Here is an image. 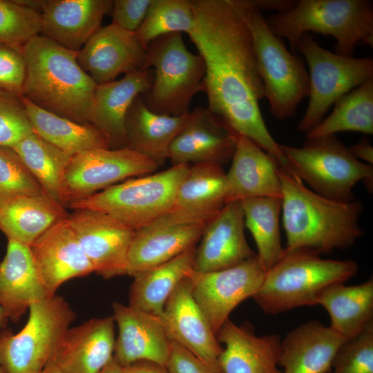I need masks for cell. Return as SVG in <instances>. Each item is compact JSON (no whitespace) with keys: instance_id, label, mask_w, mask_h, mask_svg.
<instances>
[{"instance_id":"1","label":"cell","mask_w":373,"mask_h":373,"mask_svg":"<svg viewBox=\"0 0 373 373\" xmlns=\"http://www.w3.org/2000/svg\"><path fill=\"white\" fill-rule=\"evenodd\" d=\"M194 23L188 34L203 59L202 92L207 109L231 130L251 139L285 171L288 162L262 116L264 97L249 31L231 0H192Z\"/></svg>"},{"instance_id":"2","label":"cell","mask_w":373,"mask_h":373,"mask_svg":"<svg viewBox=\"0 0 373 373\" xmlns=\"http://www.w3.org/2000/svg\"><path fill=\"white\" fill-rule=\"evenodd\" d=\"M285 250L305 248L318 254L353 246L362 235L361 201H336L318 194L280 166Z\"/></svg>"},{"instance_id":"3","label":"cell","mask_w":373,"mask_h":373,"mask_svg":"<svg viewBox=\"0 0 373 373\" xmlns=\"http://www.w3.org/2000/svg\"><path fill=\"white\" fill-rule=\"evenodd\" d=\"M22 96L37 106L82 124H93L97 84L80 67L77 52L42 35L23 47Z\"/></svg>"},{"instance_id":"4","label":"cell","mask_w":373,"mask_h":373,"mask_svg":"<svg viewBox=\"0 0 373 373\" xmlns=\"http://www.w3.org/2000/svg\"><path fill=\"white\" fill-rule=\"evenodd\" d=\"M279 38L286 39L292 53L303 35H330L335 52L353 57L359 44L373 46V2L370 0H298L288 10L265 19Z\"/></svg>"},{"instance_id":"5","label":"cell","mask_w":373,"mask_h":373,"mask_svg":"<svg viewBox=\"0 0 373 373\" xmlns=\"http://www.w3.org/2000/svg\"><path fill=\"white\" fill-rule=\"evenodd\" d=\"M358 270L357 263L352 260L323 259L305 248L285 250L283 257L267 270L252 298L264 313L271 315L316 305L317 298L324 289L345 283Z\"/></svg>"},{"instance_id":"6","label":"cell","mask_w":373,"mask_h":373,"mask_svg":"<svg viewBox=\"0 0 373 373\" xmlns=\"http://www.w3.org/2000/svg\"><path fill=\"white\" fill-rule=\"evenodd\" d=\"M231 2L249 31L270 113L280 120L291 117L308 97L309 77L303 59L273 33L255 0Z\"/></svg>"},{"instance_id":"7","label":"cell","mask_w":373,"mask_h":373,"mask_svg":"<svg viewBox=\"0 0 373 373\" xmlns=\"http://www.w3.org/2000/svg\"><path fill=\"white\" fill-rule=\"evenodd\" d=\"M279 148L290 175L325 198L351 202L358 182L363 181L369 189L372 187V166L356 159L336 135L307 139L301 147L279 144Z\"/></svg>"},{"instance_id":"8","label":"cell","mask_w":373,"mask_h":373,"mask_svg":"<svg viewBox=\"0 0 373 373\" xmlns=\"http://www.w3.org/2000/svg\"><path fill=\"white\" fill-rule=\"evenodd\" d=\"M189 167L172 165L165 171L121 182L68 206L105 213L137 230L170 211Z\"/></svg>"},{"instance_id":"9","label":"cell","mask_w":373,"mask_h":373,"mask_svg":"<svg viewBox=\"0 0 373 373\" xmlns=\"http://www.w3.org/2000/svg\"><path fill=\"white\" fill-rule=\"evenodd\" d=\"M151 68L152 85L141 95L147 108L169 116L189 112L193 97L202 91L205 66L199 54L187 49L181 33L162 35L148 45L146 68Z\"/></svg>"},{"instance_id":"10","label":"cell","mask_w":373,"mask_h":373,"mask_svg":"<svg viewBox=\"0 0 373 373\" xmlns=\"http://www.w3.org/2000/svg\"><path fill=\"white\" fill-rule=\"evenodd\" d=\"M19 332H0V365L5 373H39L49 363L75 314L57 294L34 303Z\"/></svg>"},{"instance_id":"11","label":"cell","mask_w":373,"mask_h":373,"mask_svg":"<svg viewBox=\"0 0 373 373\" xmlns=\"http://www.w3.org/2000/svg\"><path fill=\"white\" fill-rule=\"evenodd\" d=\"M298 50L309 67V102L297 126L299 132L306 134L321 122L336 101L373 77V59L332 52L309 33L300 39Z\"/></svg>"},{"instance_id":"12","label":"cell","mask_w":373,"mask_h":373,"mask_svg":"<svg viewBox=\"0 0 373 373\" xmlns=\"http://www.w3.org/2000/svg\"><path fill=\"white\" fill-rule=\"evenodd\" d=\"M158 167L130 147L82 151L70 157L66 170L63 204L84 199L128 178L153 173Z\"/></svg>"},{"instance_id":"13","label":"cell","mask_w":373,"mask_h":373,"mask_svg":"<svg viewBox=\"0 0 373 373\" xmlns=\"http://www.w3.org/2000/svg\"><path fill=\"white\" fill-rule=\"evenodd\" d=\"M267 270L257 255L234 267L189 276L193 296L216 334L241 302L257 292Z\"/></svg>"},{"instance_id":"14","label":"cell","mask_w":373,"mask_h":373,"mask_svg":"<svg viewBox=\"0 0 373 373\" xmlns=\"http://www.w3.org/2000/svg\"><path fill=\"white\" fill-rule=\"evenodd\" d=\"M68 218L95 272L105 279L126 275L127 255L135 229L97 211L77 210Z\"/></svg>"},{"instance_id":"15","label":"cell","mask_w":373,"mask_h":373,"mask_svg":"<svg viewBox=\"0 0 373 373\" xmlns=\"http://www.w3.org/2000/svg\"><path fill=\"white\" fill-rule=\"evenodd\" d=\"M189 276L171 294L160 319L171 341L211 367L222 370L218 358L222 346L193 296Z\"/></svg>"},{"instance_id":"16","label":"cell","mask_w":373,"mask_h":373,"mask_svg":"<svg viewBox=\"0 0 373 373\" xmlns=\"http://www.w3.org/2000/svg\"><path fill=\"white\" fill-rule=\"evenodd\" d=\"M80 67L97 84L146 68V49L135 32L111 23L100 27L77 52ZM149 70V69H148Z\"/></svg>"},{"instance_id":"17","label":"cell","mask_w":373,"mask_h":373,"mask_svg":"<svg viewBox=\"0 0 373 373\" xmlns=\"http://www.w3.org/2000/svg\"><path fill=\"white\" fill-rule=\"evenodd\" d=\"M193 270L209 272L238 265L255 256L245 235L240 200L231 201L204 227Z\"/></svg>"},{"instance_id":"18","label":"cell","mask_w":373,"mask_h":373,"mask_svg":"<svg viewBox=\"0 0 373 373\" xmlns=\"http://www.w3.org/2000/svg\"><path fill=\"white\" fill-rule=\"evenodd\" d=\"M29 247L38 274L50 296L67 280L95 271L68 217L55 223Z\"/></svg>"},{"instance_id":"19","label":"cell","mask_w":373,"mask_h":373,"mask_svg":"<svg viewBox=\"0 0 373 373\" xmlns=\"http://www.w3.org/2000/svg\"><path fill=\"white\" fill-rule=\"evenodd\" d=\"M113 317L118 327L114 358L122 366L148 361L166 367L171 341L160 317L114 302Z\"/></svg>"},{"instance_id":"20","label":"cell","mask_w":373,"mask_h":373,"mask_svg":"<svg viewBox=\"0 0 373 373\" xmlns=\"http://www.w3.org/2000/svg\"><path fill=\"white\" fill-rule=\"evenodd\" d=\"M236 134L207 108L189 112L184 128L169 149L172 165L215 163L222 165L231 160Z\"/></svg>"},{"instance_id":"21","label":"cell","mask_w":373,"mask_h":373,"mask_svg":"<svg viewBox=\"0 0 373 373\" xmlns=\"http://www.w3.org/2000/svg\"><path fill=\"white\" fill-rule=\"evenodd\" d=\"M226 173L215 163H197L189 171L177 191L164 220L205 225L227 204Z\"/></svg>"},{"instance_id":"22","label":"cell","mask_w":373,"mask_h":373,"mask_svg":"<svg viewBox=\"0 0 373 373\" xmlns=\"http://www.w3.org/2000/svg\"><path fill=\"white\" fill-rule=\"evenodd\" d=\"M115 325L109 316L69 328L48 365L65 373H99L113 358Z\"/></svg>"},{"instance_id":"23","label":"cell","mask_w":373,"mask_h":373,"mask_svg":"<svg viewBox=\"0 0 373 373\" xmlns=\"http://www.w3.org/2000/svg\"><path fill=\"white\" fill-rule=\"evenodd\" d=\"M216 337L224 344L218 358L223 373H282L279 335L258 336L249 323L238 325L229 318Z\"/></svg>"},{"instance_id":"24","label":"cell","mask_w":373,"mask_h":373,"mask_svg":"<svg viewBox=\"0 0 373 373\" xmlns=\"http://www.w3.org/2000/svg\"><path fill=\"white\" fill-rule=\"evenodd\" d=\"M204 227L159 218L135 230L128 251L126 275L133 277L173 259L196 245Z\"/></svg>"},{"instance_id":"25","label":"cell","mask_w":373,"mask_h":373,"mask_svg":"<svg viewBox=\"0 0 373 373\" xmlns=\"http://www.w3.org/2000/svg\"><path fill=\"white\" fill-rule=\"evenodd\" d=\"M113 3L111 0L43 1L40 32L63 47L78 52L100 28Z\"/></svg>"},{"instance_id":"26","label":"cell","mask_w":373,"mask_h":373,"mask_svg":"<svg viewBox=\"0 0 373 373\" xmlns=\"http://www.w3.org/2000/svg\"><path fill=\"white\" fill-rule=\"evenodd\" d=\"M278 162L248 137L236 134L231 165L226 173L227 202L251 198H281Z\"/></svg>"},{"instance_id":"27","label":"cell","mask_w":373,"mask_h":373,"mask_svg":"<svg viewBox=\"0 0 373 373\" xmlns=\"http://www.w3.org/2000/svg\"><path fill=\"white\" fill-rule=\"evenodd\" d=\"M0 263V307L8 320L17 322L34 303L50 296L35 265L28 245L8 239Z\"/></svg>"},{"instance_id":"28","label":"cell","mask_w":373,"mask_h":373,"mask_svg":"<svg viewBox=\"0 0 373 373\" xmlns=\"http://www.w3.org/2000/svg\"><path fill=\"white\" fill-rule=\"evenodd\" d=\"M345 341L316 320L296 327L281 341L282 373H330L333 358Z\"/></svg>"},{"instance_id":"29","label":"cell","mask_w":373,"mask_h":373,"mask_svg":"<svg viewBox=\"0 0 373 373\" xmlns=\"http://www.w3.org/2000/svg\"><path fill=\"white\" fill-rule=\"evenodd\" d=\"M154 73L151 69L137 70L97 86L93 125L108 140L111 146L128 147L126 117L133 101L151 88Z\"/></svg>"},{"instance_id":"30","label":"cell","mask_w":373,"mask_h":373,"mask_svg":"<svg viewBox=\"0 0 373 373\" xmlns=\"http://www.w3.org/2000/svg\"><path fill=\"white\" fill-rule=\"evenodd\" d=\"M141 95L133 101L126 117L128 147L160 166L169 159L171 144L184 128L190 111L180 116L157 114L147 108Z\"/></svg>"},{"instance_id":"31","label":"cell","mask_w":373,"mask_h":373,"mask_svg":"<svg viewBox=\"0 0 373 373\" xmlns=\"http://www.w3.org/2000/svg\"><path fill=\"white\" fill-rule=\"evenodd\" d=\"M329 314L334 331L346 340L358 335L373 322V279L358 285H332L316 300Z\"/></svg>"},{"instance_id":"32","label":"cell","mask_w":373,"mask_h":373,"mask_svg":"<svg viewBox=\"0 0 373 373\" xmlns=\"http://www.w3.org/2000/svg\"><path fill=\"white\" fill-rule=\"evenodd\" d=\"M68 216L63 204L46 193L23 196L0 207V229L8 239L30 246Z\"/></svg>"},{"instance_id":"33","label":"cell","mask_w":373,"mask_h":373,"mask_svg":"<svg viewBox=\"0 0 373 373\" xmlns=\"http://www.w3.org/2000/svg\"><path fill=\"white\" fill-rule=\"evenodd\" d=\"M196 245L133 278L128 305L160 317L176 287L193 271Z\"/></svg>"},{"instance_id":"34","label":"cell","mask_w":373,"mask_h":373,"mask_svg":"<svg viewBox=\"0 0 373 373\" xmlns=\"http://www.w3.org/2000/svg\"><path fill=\"white\" fill-rule=\"evenodd\" d=\"M33 131L70 156L95 149H111L104 134L93 124H82L56 115L22 96Z\"/></svg>"},{"instance_id":"35","label":"cell","mask_w":373,"mask_h":373,"mask_svg":"<svg viewBox=\"0 0 373 373\" xmlns=\"http://www.w3.org/2000/svg\"><path fill=\"white\" fill-rule=\"evenodd\" d=\"M245 226L251 232L263 267L268 270L284 255L279 228L281 198L259 197L240 200Z\"/></svg>"},{"instance_id":"36","label":"cell","mask_w":373,"mask_h":373,"mask_svg":"<svg viewBox=\"0 0 373 373\" xmlns=\"http://www.w3.org/2000/svg\"><path fill=\"white\" fill-rule=\"evenodd\" d=\"M44 192L64 205L62 186L71 156L35 133L12 147Z\"/></svg>"},{"instance_id":"37","label":"cell","mask_w":373,"mask_h":373,"mask_svg":"<svg viewBox=\"0 0 373 373\" xmlns=\"http://www.w3.org/2000/svg\"><path fill=\"white\" fill-rule=\"evenodd\" d=\"M334 104L332 113L306 133L307 139L343 131L373 134V77L340 97Z\"/></svg>"},{"instance_id":"38","label":"cell","mask_w":373,"mask_h":373,"mask_svg":"<svg viewBox=\"0 0 373 373\" xmlns=\"http://www.w3.org/2000/svg\"><path fill=\"white\" fill-rule=\"evenodd\" d=\"M194 23L192 0H151L146 17L135 35L144 49L167 34H189Z\"/></svg>"},{"instance_id":"39","label":"cell","mask_w":373,"mask_h":373,"mask_svg":"<svg viewBox=\"0 0 373 373\" xmlns=\"http://www.w3.org/2000/svg\"><path fill=\"white\" fill-rule=\"evenodd\" d=\"M41 32V13L21 1L0 0V43L23 48Z\"/></svg>"},{"instance_id":"40","label":"cell","mask_w":373,"mask_h":373,"mask_svg":"<svg viewBox=\"0 0 373 373\" xmlns=\"http://www.w3.org/2000/svg\"><path fill=\"white\" fill-rule=\"evenodd\" d=\"M43 193L40 184L13 149L0 146V207L21 197Z\"/></svg>"},{"instance_id":"41","label":"cell","mask_w":373,"mask_h":373,"mask_svg":"<svg viewBox=\"0 0 373 373\" xmlns=\"http://www.w3.org/2000/svg\"><path fill=\"white\" fill-rule=\"evenodd\" d=\"M330 373H373V322L339 347Z\"/></svg>"},{"instance_id":"42","label":"cell","mask_w":373,"mask_h":373,"mask_svg":"<svg viewBox=\"0 0 373 373\" xmlns=\"http://www.w3.org/2000/svg\"><path fill=\"white\" fill-rule=\"evenodd\" d=\"M32 133L22 96L0 90V146L12 148Z\"/></svg>"},{"instance_id":"43","label":"cell","mask_w":373,"mask_h":373,"mask_svg":"<svg viewBox=\"0 0 373 373\" xmlns=\"http://www.w3.org/2000/svg\"><path fill=\"white\" fill-rule=\"evenodd\" d=\"M22 49L0 43V90L21 96L26 77Z\"/></svg>"},{"instance_id":"44","label":"cell","mask_w":373,"mask_h":373,"mask_svg":"<svg viewBox=\"0 0 373 373\" xmlns=\"http://www.w3.org/2000/svg\"><path fill=\"white\" fill-rule=\"evenodd\" d=\"M151 0H115L111 10L112 23L135 32L144 19Z\"/></svg>"},{"instance_id":"45","label":"cell","mask_w":373,"mask_h":373,"mask_svg":"<svg viewBox=\"0 0 373 373\" xmlns=\"http://www.w3.org/2000/svg\"><path fill=\"white\" fill-rule=\"evenodd\" d=\"M166 368L169 373H223L222 370L211 367L173 341Z\"/></svg>"},{"instance_id":"46","label":"cell","mask_w":373,"mask_h":373,"mask_svg":"<svg viewBox=\"0 0 373 373\" xmlns=\"http://www.w3.org/2000/svg\"><path fill=\"white\" fill-rule=\"evenodd\" d=\"M121 373H169V372L165 366L148 361H141L122 367Z\"/></svg>"},{"instance_id":"47","label":"cell","mask_w":373,"mask_h":373,"mask_svg":"<svg viewBox=\"0 0 373 373\" xmlns=\"http://www.w3.org/2000/svg\"><path fill=\"white\" fill-rule=\"evenodd\" d=\"M348 148L356 159L365 160L371 165L373 164V147L367 137H363L356 144Z\"/></svg>"},{"instance_id":"48","label":"cell","mask_w":373,"mask_h":373,"mask_svg":"<svg viewBox=\"0 0 373 373\" xmlns=\"http://www.w3.org/2000/svg\"><path fill=\"white\" fill-rule=\"evenodd\" d=\"M122 366L113 358V360L104 367L99 373H121Z\"/></svg>"},{"instance_id":"49","label":"cell","mask_w":373,"mask_h":373,"mask_svg":"<svg viewBox=\"0 0 373 373\" xmlns=\"http://www.w3.org/2000/svg\"><path fill=\"white\" fill-rule=\"evenodd\" d=\"M39 373H65L52 365H47Z\"/></svg>"},{"instance_id":"50","label":"cell","mask_w":373,"mask_h":373,"mask_svg":"<svg viewBox=\"0 0 373 373\" xmlns=\"http://www.w3.org/2000/svg\"><path fill=\"white\" fill-rule=\"evenodd\" d=\"M8 319L4 314L2 309L0 307V329H4L8 324Z\"/></svg>"},{"instance_id":"51","label":"cell","mask_w":373,"mask_h":373,"mask_svg":"<svg viewBox=\"0 0 373 373\" xmlns=\"http://www.w3.org/2000/svg\"><path fill=\"white\" fill-rule=\"evenodd\" d=\"M0 373H5L1 365H0Z\"/></svg>"}]
</instances>
